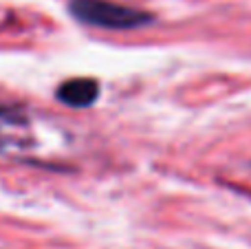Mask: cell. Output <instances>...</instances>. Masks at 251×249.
<instances>
[{
  "label": "cell",
  "mask_w": 251,
  "mask_h": 249,
  "mask_svg": "<svg viewBox=\"0 0 251 249\" xmlns=\"http://www.w3.org/2000/svg\"><path fill=\"white\" fill-rule=\"evenodd\" d=\"M25 124H26V117H25V113H22L20 108L0 104V152H4V148L11 144L4 130L11 128V126H25Z\"/></svg>",
  "instance_id": "cell-3"
},
{
  "label": "cell",
  "mask_w": 251,
  "mask_h": 249,
  "mask_svg": "<svg viewBox=\"0 0 251 249\" xmlns=\"http://www.w3.org/2000/svg\"><path fill=\"white\" fill-rule=\"evenodd\" d=\"M69 11L82 25L113 31L141 29V26L150 25L154 20L150 11L128 7L122 2H113V0H71Z\"/></svg>",
  "instance_id": "cell-1"
},
{
  "label": "cell",
  "mask_w": 251,
  "mask_h": 249,
  "mask_svg": "<svg viewBox=\"0 0 251 249\" xmlns=\"http://www.w3.org/2000/svg\"><path fill=\"white\" fill-rule=\"evenodd\" d=\"M55 97L71 108H88L100 97V84L93 77H73L57 86Z\"/></svg>",
  "instance_id": "cell-2"
}]
</instances>
